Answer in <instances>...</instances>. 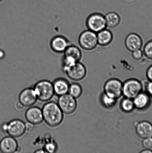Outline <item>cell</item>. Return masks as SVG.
I'll return each mask as SVG.
<instances>
[{
	"instance_id": "cell-29",
	"label": "cell",
	"mask_w": 152,
	"mask_h": 153,
	"mask_svg": "<svg viewBox=\"0 0 152 153\" xmlns=\"http://www.w3.org/2000/svg\"><path fill=\"white\" fill-rule=\"evenodd\" d=\"M145 89L146 91V94L149 96L152 97V82L149 81L145 85Z\"/></svg>"
},
{
	"instance_id": "cell-4",
	"label": "cell",
	"mask_w": 152,
	"mask_h": 153,
	"mask_svg": "<svg viewBox=\"0 0 152 153\" xmlns=\"http://www.w3.org/2000/svg\"><path fill=\"white\" fill-rule=\"evenodd\" d=\"M86 25L88 30L96 33L107 27L105 16L99 13L89 15L86 19Z\"/></svg>"
},
{
	"instance_id": "cell-6",
	"label": "cell",
	"mask_w": 152,
	"mask_h": 153,
	"mask_svg": "<svg viewBox=\"0 0 152 153\" xmlns=\"http://www.w3.org/2000/svg\"><path fill=\"white\" fill-rule=\"evenodd\" d=\"M142 84L138 79H128L123 84V94L126 97L134 99L142 92Z\"/></svg>"
},
{
	"instance_id": "cell-26",
	"label": "cell",
	"mask_w": 152,
	"mask_h": 153,
	"mask_svg": "<svg viewBox=\"0 0 152 153\" xmlns=\"http://www.w3.org/2000/svg\"><path fill=\"white\" fill-rule=\"evenodd\" d=\"M132 56L135 61H140L144 56L143 52L141 49H139L132 52Z\"/></svg>"
},
{
	"instance_id": "cell-35",
	"label": "cell",
	"mask_w": 152,
	"mask_h": 153,
	"mask_svg": "<svg viewBox=\"0 0 152 153\" xmlns=\"http://www.w3.org/2000/svg\"><path fill=\"white\" fill-rule=\"evenodd\" d=\"M35 153H44L46 152L43 149H39L37 151H35Z\"/></svg>"
},
{
	"instance_id": "cell-2",
	"label": "cell",
	"mask_w": 152,
	"mask_h": 153,
	"mask_svg": "<svg viewBox=\"0 0 152 153\" xmlns=\"http://www.w3.org/2000/svg\"><path fill=\"white\" fill-rule=\"evenodd\" d=\"M33 88L37 98L41 101H48L51 100L55 94L53 83L48 80L39 81L34 85Z\"/></svg>"
},
{
	"instance_id": "cell-12",
	"label": "cell",
	"mask_w": 152,
	"mask_h": 153,
	"mask_svg": "<svg viewBox=\"0 0 152 153\" xmlns=\"http://www.w3.org/2000/svg\"><path fill=\"white\" fill-rule=\"evenodd\" d=\"M19 101L25 107L33 105L38 99L34 88H32L23 90L19 94Z\"/></svg>"
},
{
	"instance_id": "cell-36",
	"label": "cell",
	"mask_w": 152,
	"mask_h": 153,
	"mask_svg": "<svg viewBox=\"0 0 152 153\" xmlns=\"http://www.w3.org/2000/svg\"><path fill=\"white\" fill-rule=\"evenodd\" d=\"M126 1H133V0H126Z\"/></svg>"
},
{
	"instance_id": "cell-1",
	"label": "cell",
	"mask_w": 152,
	"mask_h": 153,
	"mask_svg": "<svg viewBox=\"0 0 152 153\" xmlns=\"http://www.w3.org/2000/svg\"><path fill=\"white\" fill-rule=\"evenodd\" d=\"M43 120L49 126L57 127L63 120V112L58 103L51 101L46 103L42 109Z\"/></svg>"
},
{
	"instance_id": "cell-8",
	"label": "cell",
	"mask_w": 152,
	"mask_h": 153,
	"mask_svg": "<svg viewBox=\"0 0 152 153\" xmlns=\"http://www.w3.org/2000/svg\"><path fill=\"white\" fill-rule=\"evenodd\" d=\"M70 79L75 81L82 80L87 74L85 66L80 62H77L63 70Z\"/></svg>"
},
{
	"instance_id": "cell-31",
	"label": "cell",
	"mask_w": 152,
	"mask_h": 153,
	"mask_svg": "<svg viewBox=\"0 0 152 153\" xmlns=\"http://www.w3.org/2000/svg\"><path fill=\"white\" fill-rule=\"evenodd\" d=\"M24 106L22 103H21L20 102H18L16 103V108L19 111H22L24 108Z\"/></svg>"
},
{
	"instance_id": "cell-33",
	"label": "cell",
	"mask_w": 152,
	"mask_h": 153,
	"mask_svg": "<svg viewBox=\"0 0 152 153\" xmlns=\"http://www.w3.org/2000/svg\"><path fill=\"white\" fill-rule=\"evenodd\" d=\"M6 54L2 49H0V59H2L5 58Z\"/></svg>"
},
{
	"instance_id": "cell-18",
	"label": "cell",
	"mask_w": 152,
	"mask_h": 153,
	"mask_svg": "<svg viewBox=\"0 0 152 153\" xmlns=\"http://www.w3.org/2000/svg\"><path fill=\"white\" fill-rule=\"evenodd\" d=\"M97 35L98 45L103 47L111 44L114 38L112 32L106 28L97 33Z\"/></svg>"
},
{
	"instance_id": "cell-34",
	"label": "cell",
	"mask_w": 152,
	"mask_h": 153,
	"mask_svg": "<svg viewBox=\"0 0 152 153\" xmlns=\"http://www.w3.org/2000/svg\"><path fill=\"white\" fill-rule=\"evenodd\" d=\"M141 153H152V151L150 149H146L140 152Z\"/></svg>"
},
{
	"instance_id": "cell-16",
	"label": "cell",
	"mask_w": 152,
	"mask_h": 153,
	"mask_svg": "<svg viewBox=\"0 0 152 153\" xmlns=\"http://www.w3.org/2000/svg\"><path fill=\"white\" fill-rule=\"evenodd\" d=\"M17 141L12 136L4 138L0 142V151L4 153H12L16 152L18 147Z\"/></svg>"
},
{
	"instance_id": "cell-10",
	"label": "cell",
	"mask_w": 152,
	"mask_h": 153,
	"mask_svg": "<svg viewBox=\"0 0 152 153\" xmlns=\"http://www.w3.org/2000/svg\"><path fill=\"white\" fill-rule=\"evenodd\" d=\"M126 48L129 52L141 49L143 46V40L139 34L132 33L128 34L125 41Z\"/></svg>"
},
{
	"instance_id": "cell-13",
	"label": "cell",
	"mask_w": 152,
	"mask_h": 153,
	"mask_svg": "<svg viewBox=\"0 0 152 153\" xmlns=\"http://www.w3.org/2000/svg\"><path fill=\"white\" fill-rule=\"evenodd\" d=\"M25 116L28 122L35 125L41 124L44 120L42 110L36 106L28 109L25 113Z\"/></svg>"
},
{
	"instance_id": "cell-28",
	"label": "cell",
	"mask_w": 152,
	"mask_h": 153,
	"mask_svg": "<svg viewBox=\"0 0 152 153\" xmlns=\"http://www.w3.org/2000/svg\"><path fill=\"white\" fill-rule=\"evenodd\" d=\"M35 124L28 122L25 124V131L27 133L31 134L35 131Z\"/></svg>"
},
{
	"instance_id": "cell-15",
	"label": "cell",
	"mask_w": 152,
	"mask_h": 153,
	"mask_svg": "<svg viewBox=\"0 0 152 153\" xmlns=\"http://www.w3.org/2000/svg\"><path fill=\"white\" fill-rule=\"evenodd\" d=\"M137 135L142 139L152 137V124L148 121H142L138 123L135 127Z\"/></svg>"
},
{
	"instance_id": "cell-25",
	"label": "cell",
	"mask_w": 152,
	"mask_h": 153,
	"mask_svg": "<svg viewBox=\"0 0 152 153\" xmlns=\"http://www.w3.org/2000/svg\"><path fill=\"white\" fill-rule=\"evenodd\" d=\"M57 145L54 142H47L45 145L44 150L46 152L54 153L57 151Z\"/></svg>"
},
{
	"instance_id": "cell-37",
	"label": "cell",
	"mask_w": 152,
	"mask_h": 153,
	"mask_svg": "<svg viewBox=\"0 0 152 153\" xmlns=\"http://www.w3.org/2000/svg\"><path fill=\"white\" fill-rule=\"evenodd\" d=\"M1 1V0H0V1Z\"/></svg>"
},
{
	"instance_id": "cell-22",
	"label": "cell",
	"mask_w": 152,
	"mask_h": 153,
	"mask_svg": "<svg viewBox=\"0 0 152 153\" xmlns=\"http://www.w3.org/2000/svg\"><path fill=\"white\" fill-rule=\"evenodd\" d=\"M82 93V88L79 84L74 83L70 85L68 94L74 98H79Z\"/></svg>"
},
{
	"instance_id": "cell-11",
	"label": "cell",
	"mask_w": 152,
	"mask_h": 153,
	"mask_svg": "<svg viewBox=\"0 0 152 153\" xmlns=\"http://www.w3.org/2000/svg\"><path fill=\"white\" fill-rule=\"evenodd\" d=\"M25 132V124L20 120H12L8 123L7 133L14 138L22 136Z\"/></svg>"
},
{
	"instance_id": "cell-27",
	"label": "cell",
	"mask_w": 152,
	"mask_h": 153,
	"mask_svg": "<svg viewBox=\"0 0 152 153\" xmlns=\"http://www.w3.org/2000/svg\"><path fill=\"white\" fill-rule=\"evenodd\" d=\"M142 145L145 149H151L152 148V137L144 139Z\"/></svg>"
},
{
	"instance_id": "cell-30",
	"label": "cell",
	"mask_w": 152,
	"mask_h": 153,
	"mask_svg": "<svg viewBox=\"0 0 152 153\" xmlns=\"http://www.w3.org/2000/svg\"><path fill=\"white\" fill-rule=\"evenodd\" d=\"M146 76L148 80L152 82V65L150 66L147 69Z\"/></svg>"
},
{
	"instance_id": "cell-5",
	"label": "cell",
	"mask_w": 152,
	"mask_h": 153,
	"mask_svg": "<svg viewBox=\"0 0 152 153\" xmlns=\"http://www.w3.org/2000/svg\"><path fill=\"white\" fill-rule=\"evenodd\" d=\"M62 70L80 62L82 53L79 48L74 45H70L64 52Z\"/></svg>"
},
{
	"instance_id": "cell-23",
	"label": "cell",
	"mask_w": 152,
	"mask_h": 153,
	"mask_svg": "<svg viewBox=\"0 0 152 153\" xmlns=\"http://www.w3.org/2000/svg\"><path fill=\"white\" fill-rule=\"evenodd\" d=\"M101 100L102 104L106 108H112L115 106L117 100L109 97L104 93L101 97Z\"/></svg>"
},
{
	"instance_id": "cell-24",
	"label": "cell",
	"mask_w": 152,
	"mask_h": 153,
	"mask_svg": "<svg viewBox=\"0 0 152 153\" xmlns=\"http://www.w3.org/2000/svg\"><path fill=\"white\" fill-rule=\"evenodd\" d=\"M144 56L147 59L152 60V40L148 41L143 47Z\"/></svg>"
},
{
	"instance_id": "cell-17",
	"label": "cell",
	"mask_w": 152,
	"mask_h": 153,
	"mask_svg": "<svg viewBox=\"0 0 152 153\" xmlns=\"http://www.w3.org/2000/svg\"><path fill=\"white\" fill-rule=\"evenodd\" d=\"M54 93L60 96L68 94L70 85L68 81L62 78L55 79L53 83Z\"/></svg>"
},
{
	"instance_id": "cell-9",
	"label": "cell",
	"mask_w": 152,
	"mask_h": 153,
	"mask_svg": "<svg viewBox=\"0 0 152 153\" xmlns=\"http://www.w3.org/2000/svg\"><path fill=\"white\" fill-rule=\"evenodd\" d=\"M57 103L64 113L70 114L75 111L77 107L76 98L69 94L59 96Z\"/></svg>"
},
{
	"instance_id": "cell-21",
	"label": "cell",
	"mask_w": 152,
	"mask_h": 153,
	"mask_svg": "<svg viewBox=\"0 0 152 153\" xmlns=\"http://www.w3.org/2000/svg\"><path fill=\"white\" fill-rule=\"evenodd\" d=\"M120 108L123 112L129 113L132 112L135 108L133 100L125 97L121 100Z\"/></svg>"
},
{
	"instance_id": "cell-19",
	"label": "cell",
	"mask_w": 152,
	"mask_h": 153,
	"mask_svg": "<svg viewBox=\"0 0 152 153\" xmlns=\"http://www.w3.org/2000/svg\"><path fill=\"white\" fill-rule=\"evenodd\" d=\"M133 100L135 108L140 110L146 108L150 102L149 96L146 93L142 92L137 96Z\"/></svg>"
},
{
	"instance_id": "cell-7",
	"label": "cell",
	"mask_w": 152,
	"mask_h": 153,
	"mask_svg": "<svg viewBox=\"0 0 152 153\" xmlns=\"http://www.w3.org/2000/svg\"><path fill=\"white\" fill-rule=\"evenodd\" d=\"M123 83L118 79H109L104 85V94L112 98H120L123 94Z\"/></svg>"
},
{
	"instance_id": "cell-14",
	"label": "cell",
	"mask_w": 152,
	"mask_h": 153,
	"mask_svg": "<svg viewBox=\"0 0 152 153\" xmlns=\"http://www.w3.org/2000/svg\"><path fill=\"white\" fill-rule=\"evenodd\" d=\"M70 45L68 39L61 36L54 37L50 42V46L52 50L58 53H64Z\"/></svg>"
},
{
	"instance_id": "cell-32",
	"label": "cell",
	"mask_w": 152,
	"mask_h": 153,
	"mask_svg": "<svg viewBox=\"0 0 152 153\" xmlns=\"http://www.w3.org/2000/svg\"><path fill=\"white\" fill-rule=\"evenodd\" d=\"M7 128H8V123H4L1 125V129L3 132L7 133Z\"/></svg>"
},
{
	"instance_id": "cell-20",
	"label": "cell",
	"mask_w": 152,
	"mask_h": 153,
	"mask_svg": "<svg viewBox=\"0 0 152 153\" xmlns=\"http://www.w3.org/2000/svg\"><path fill=\"white\" fill-rule=\"evenodd\" d=\"M107 27L111 28L117 27L121 22V18L115 12H109L105 16Z\"/></svg>"
},
{
	"instance_id": "cell-3",
	"label": "cell",
	"mask_w": 152,
	"mask_h": 153,
	"mask_svg": "<svg viewBox=\"0 0 152 153\" xmlns=\"http://www.w3.org/2000/svg\"><path fill=\"white\" fill-rule=\"evenodd\" d=\"M78 43L83 50L91 51L95 50L98 45L97 33L88 29L83 31L79 36Z\"/></svg>"
}]
</instances>
